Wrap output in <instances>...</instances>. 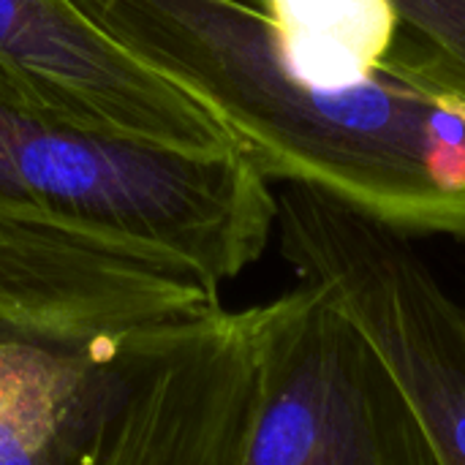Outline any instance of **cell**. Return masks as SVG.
Wrapping results in <instances>:
<instances>
[{
  "label": "cell",
  "instance_id": "1",
  "mask_svg": "<svg viewBox=\"0 0 465 465\" xmlns=\"http://www.w3.org/2000/svg\"><path fill=\"white\" fill-rule=\"evenodd\" d=\"M215 112L272 185L465 242V104L387 0H68Z\"/></svg>",
  "mask_w": 465,
  "mask_h": 465
},
{
  "label": "cell",
  "instance_id": "2",
  "mask_svg": "<svg viewBox=\"0 0 465 465\" xmlns=\"http://www.w3.org/2000/svg\"><path fill=\"white\" fill-rule=\"evenodd\" d=\"M253 308L191 272L0 218V465H240Z\"/></svg>",
  "mask_w": 465,
  "mask_h": 465
},
{
  "label": "cell",
  "instance_id": "3",
  "mask_svg": "<svg viewBox=\"0 0 465 465\" xmlns=\"http://www.w3.org/2000/svg\"><path fill=\"white\" fill-rule=\"evenodd\" d=\"M275 185L245 150L183 155L71 131L0 98V218L180 267L210 292L267 251Z\"/></svg>",
  "mask_w": 465,
  "mask_h": 465
},
{
  "label": "cell",
  "instance_id": "4",
  "mask_svg": "<svg viewBox=\"0 0 465 465\" xmlns=\"http://www.w3.org/2000/svg\"><path fill=\"white\" fill-rule=\"evenodd\" d=\"M275 234L390 368L436 465H465V308L411 237L311 185H283Z\"/></svg>",
  "mask_w": 465,
  "mask_h": 465
},
{
  "label": "cell",
  "instance_id": "5",
  "mask_svg": "<svg viewBox=\"0 0 465 465\" xmlns=\"http://www.w3.org/2000/svg\"><path fill=\"white\" fill-rule=\"evenodd\" d=\"M256 406L240 465H436L368 338L316 286L253 305Z\"/></svg>",
  "mask_w": 465,
  "mask_h": 465
},
{
  "label": "cell",
  "instance_id": "6",
  "mask_svg": "<svg viewBox=\"0 0 465 465\" xmlns=\"http://www.w3.org/2000/svg\"><path fill=\"white\" fill-rule=\"evenodd\" d=\"M0 98L101 139L183 155L245 150L215 112L68 0H0Z\"/></svg>",
  "mask_w": 465,
  "mask_h": 465
},
{
  "label": "cell",
  "instance_id": "7",
  "mask_svg": "<svg viewBox=\"0 0 465 465\" xmlns=\"http://www.w3.org/2000/svg\"><path fill=\"white\" fill-rule=\"evenodd\" d=\"M403 41L465 104V0H387Z\"/></svg>",
  "mask_w": 465,
  "mask_h": 465
}]
</instances>
